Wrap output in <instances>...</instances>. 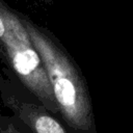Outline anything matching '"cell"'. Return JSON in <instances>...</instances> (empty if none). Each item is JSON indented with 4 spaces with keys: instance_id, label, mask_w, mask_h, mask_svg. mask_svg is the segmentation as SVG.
<instances>
[{
    "instance_id": "7a4b0ae2",
    "label": "cell",
    "mask_w": 133,
    "mask_h": 133,
    "mask_svg": "<svg viewBox=\"0 0 133 133\" xmlns=\"http://www.w3.org/2000/svg\"><path fill=\"white\" fill-rule=\"evenodd\" d=\"M0 15L5 27L3 61L9 65L23 87L58 117V107L43 60L22 24L19 12L0 0Z\"/></svg>"
},
{
    "instance_id": "3957f363",
    "label": "cell",
    "mask_w": 133,
    "mask_h": 133,
    "mask_svg": "<svg viewBox=\"0 0 133 133\" xmlns=\"http://www.w3.org/2000/svg\"><path fill=\"white\" fill-rule=\"evenodd\" d=\"M0 94L5 106L11 109L31 133H69L61 121L48 111L32 95L17 89L9 78L0 76Z\"/></svg>"
},
{
    "instance_id": "6da1fadb",
    "label": "cell",
    "mask_w": 133,
    "mask_h": 133,
    "mask_svg": "<svg viewBox=\"0 0 133 133\" xmlns=\"http://www.w3.org/2000/svg\"><path fill=\"white\" fill-rule=\"evenodd\" d=\"M19 16L43 60L62 124L69 133H97L91 96L76 60L51 30Z\"/></svg>"
},
{
    "instance_id": "5b68a950",
    "label": "cell",
    "mask_w": 133,
    "mask_h": 133,
    "mask_svg": "<svg viewBox=\"0 0 133 133\" xmlns=\"http://www.w3.org/2000/svg\"><path fill=\"white\" fill-rule=\"evenodd\" d=\"M8 133H26V132H24V131H20V130H18L16 127H14V126H8Z\"/></svg>"
},
{
    "instance_id": "277c9868",
    "label": "cell",
    "mask_w": 133,
    "mask_h": 133,
    "mask_svg": "<svg viewBox=\"0 0 133 133\" xmlns=\"http://www.w3.org/2000/svg\"><path fill=\"white\" fill-rule=\"evenodd\" d=\"M4 31H5V27H4V23L2 20V17L0 15V58L3 60V37H4Z\"/></svg>"
},
{
    "instance_id": "8992f818",
    "label": "cell",
    "mask_w": 133,
    "mask_h": 133,
    "mask_svg": "<svg viewBox=\"0 0 133 133\" xmlns=\"http://www.w3.org/2000/svg\"><path fill=\"white\" fill-rule=\"evenodd\" d=\"M41 2H44V3H47V4H51L53 2V0H38Z\"/></svg>"
}]
</instances>
